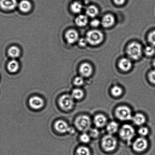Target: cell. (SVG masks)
<instances>
[{
	"instance_id": "37",
	"label": "cell",
	"mask_w": 155,
	"mask_h": 155,
	"mask_svg": "<svg viewBox=\"0 0 155 155\" xmlns=\"http://www.w3.org/2000/svg\"><path fill=\"white\" fill-rule=\"evenodd\" d=\"M113 1L116 5H121L124 4L126 0H113Z\"/></svg>"
},
{
	"instance_id": "34",
	"label": "cell",
	"mask_w": 155,
	"mask_h": 155,
	"mask_svg": "<svg viewBox=\"0 0 155 155\" xmlns=\"http://www.w3.org/2000/svg\"><path fill=\"white\" fill-rule=\"evenodd\" d=\"M148 79L150 81L155 84V70L151 71L148 74Z\"/></svg>"
},
{
	"instance_id": "27",
	"label": "cell",
	"mask_w": 155,
	"mask_h": 155,
	"mask_svg": "<svg viewBox=\"0 0 155 155\" xmlns=\"http://www.w3.org/2000/svg\"><path fill=\"white\" fill-rule=\"evenodd\" d=\"M77 155H90V150L87 147L82 146L79 147L76 152Z\"/></svg>"
},
{
	"instance_id": "36",
	"label": "cell",
	"mask_w": 155,
	"mask_h": 155,
	"mask_svg": "<svg viewBox=\"0 0 155 155\" xmlns=\"http://www.w3.org/2000/svg\"><path fill=\"white\" fill-rule=\"evenodd\" d=\"M101 22L98 19H95L91 21L90 24L91 26L94 27H98L99 25Z\"/></svg>"
},
{
	"instance_id": "21",
	"label": "cell",
	"mask_w": 155,
	"mask_h": 155,
	"mask_svg": "<svg viewBox=\"0 0 155 155\" xmlns=\"http://www.w3.org/2000/svg\"><path fill=\"white\" fill-rule=\"evenodd\" d=\"M98 8L94 5L89 6L86 10V15L91 18L95 17L98 15Z\"/></svg>"
},
{
	"instance_id": "19",
	"label": "cell",
	"mask_w": 155,
	"mask_h": 155,
	"mask_svg": "<svg viewBox=\"0 0 155 155\" xmlns=\"http://www.w3.org/2000/svg\"><path fill=\"white\" fill-rule=\"evenodd\" d=\"M19 7L21 12L24 13H27L31 9V4L27 0H23L19 3Z\"/></svg>"
},
{
	"instance_id": "3",
	"label": "cell",
	"mask_w": 155,
	"mask_h": 155,
	"mask_svg": "<svg viewBox=\"0 0 155 155\" xmlns=\"http://www.w3.org/2000/svg\"><path fill=\"white\" fill-rule=\"evenodd\" d=\"M102 147L107 152L113 151L117 144L116 138L111 134H108L103 137L101 143Z\"/></svg>"
},
{
	"instance_id": "22",
	"label": "cell",
	"mask_w": 155,
	"mask_h": 155,
	"mask_svg": "<svg viewBox=\"0 0 155 155\" xmlns=\"http://www.w3.org/2000/svg\"><path fill=\"white\" fill-rule=\"evenodd\" d=\"M7 68L9 72L11 73L16 72L19 69V64L16 60H12L9 62Z\"/></svg>"
},
{
	"instance_id": "35",
	"label": "cell",
	"mask_w": 155,
	"mask_h": 155,
	"mask_svg": "<svg viewBox=\"0 0 155 155\" xmlns=\"http://www.w3.org/2000/svg\"><path fill=\"white\" fill-rule=\"evenodd\" d=\"M87 43H88V42L86 38H82L79 40V44L80 46L82 47L86 46Z\"/></svg>"
},
{
	"instance_id": "14",
	"label": "cell",
	"mask_w": 155,
	"mask_h": 155,
	"mask_svg": "<svg viewBox=\"0 0 155 155\" xmlns=\"http://www.w3.org/2000/svg\"><path fill=\"white\" fill-rule=\"evenodd\" d=\"M115 22L114 17L111 14H107L103 17L101 23L103 27L109 28L113 25Z\"/></svg>"
},
{
	"instance_id": "25",
	"label": "cell",
	"mask_w": 155,
	"mask_h": 155,
	"mask_svg": "<svg viewBox=\"0 0 155 155\" xmlns=\"http://www.w3.org/2000/svg\"><path fill=\"white\" fill-rule=\"evenodd\" d=\"M71 9L74 13H80L83 9V6L80 3L78 2H75L71 5Z\"/></svg>"
},
{
	"instance_id": "24",
	"label": "cell",
	"mask_w": 155,
	"mask_h": 155,
	"mask_svg": "<svg viewBox=\"0 0 155 155\" xmlns=\"http://www.w3.org/2000/svg\"><path fill=\"white\" fill-rule=\"evenodd\" d=\"M8 55L13 58L19 57L20 54V51L19 48L16 46H12L9 48L8 51Z\"/></svg>"
},
{
	"instance_id": "12",
	"label": "cell",
	"mask_w": 155,
	"mask_h": 155,
	"mask_svg": "<svg viewBox=\"0 0 155 155\" xmlns=\"http://www.w3.org/2000/svg\"><path fill=\"white\" fill-rule=\"evenodd\" d=\"M79 72L82 77H89L92 74L93 72L92 66L89 63H83L80 66Z\"/></svg>"
},
{
	"instance_id": "1",
	"label": "cell",
	"mask_w": 155,
	"mask_h": 155,
	"mask_svg": "<svg viewBox=\"0 0 155 155\" xmlns=\"http://www.w3.org/2000/svg\"><path fill=\"white\" fill-rule=\"evenodd\" d=\"M74 124L79 130L86 133L90 130L92 123L89 116L86 115H81L76 118Z\"/></svg>"
},
{
	"instance_id": "5",
	"label": "cell",
	"mask_w": 155,
	"mask_h": 155,
	"mask_svg": "<svg viewBox=\"0 0 155 155\" xmlns=\"http://www.w3.org/2000/svg\"><path fill=\"white\" fill-rule=\"evenodd\" d=\"M119 135L123 140L130 143L135 135L134 129L132 126L128 124L123 125L120 129Z\"/></svg>"
},
{
	"instance_id": "28",
	"label": "cell",
	"mask_w": 155,
	"mask_h": 155,
	"mask_svg": "<svg viewBox=\"0 0 155 155\" xmlns=\"http://www.w3.org/2000/svg\"><path fill=\"white\" fill-rule=\"evenodd\" d=\"M80 141L83 143H87L90 140V136L86 133H83L80 135Z\"/></svg>"
},
{
	"instance_id": "20",
	"label": "cell",
	"mask_w": 155,
	"mask_h": 155,
	"mask_svg": "<svg viewBox=\"0 0 155 155\" xmlns=\"http://www.w3.org/2000/svg\"><path fill=\"white\" fill-rule=\"evenodd\" d=\"M75 22L79 27H84L88 23L87 16L84 15H80L76 18Z\"/></svg>"
},
{
	"instance_id": "17",
	"label": "cell",
	"mask_w": 155,
	"mask_h": 155,
	"mask_svg": "<svg viewBox=\"0 0 155 155\" xmlns=\"http://www.w3.org/2000/svg\"><path fill=\"white\" fill-rule=\"evenodd\" d=\"M133 122L136 125L141 126L143 124L146 122V119L145 115L141 113H137L132 118Z\"/></svg>"
},
{
	"instance_id": "29",
	"label": "cell",
	"mask_w": 155,
	"mask_h": 155,
	"mask_svg": "<svg viewBox=\"0 0 155 155\" xmlns=\"http://www.w3.org/2000/svg\"><path fill=\"white\" fill-rule=\"evenodd\" d=\"M145 53L147 56H153L155 53V48L154 46L151 45V46L147 47L145 48Z\"/></svg>"
},
{
	"instance_id": "13",
	"label": "cell",
	"mask_w": 155,
	"mask_h": 155,
	"mask_svg": "<svg viewBox=\"0 0 155 155\" xmlns=\"http://www.w3.org/2000/svg\"><path fill=\"white\" fill-rule=\"evenodd\" d=\"M65 38L68 43L73 44L78 40L79 34L76 30H70L66 32L65 34Z\"/></svg>"
},
{
	"instance_id": "23",
	"label": "cell",
	"mask_w": 155,
	"mask_h": 155,
	"mask_svg": "<svg viewBox=\"0 0 155 155\" xmlns=\"http://www.w3.org/2000/svg\"><path fill=\"white\" fill-rule=\"evenodd\" d=\"M71 95L74 99L79 100L84 96V92L82 90L77 88L72 91Z\"/></svg>"
},
{
	"instance_id": "26",
	"label": "cell",
	"mask_w": 155,
	"mask_h": 155,
	"mask_svg": "<svg viewBox=\"0 0 155 155\" xmlns=\"http://www.w3.org/2000/svg\"><path fill=\"white\" fill-rule=\"evenodd\" d=\"M123 91L121 87L118 86H115L111 89V93L113 96L119 97L122 95Z\"/></svg>"
},
{
	"instance_id": "15",
	"label": "cell",
	"mask_w": 155,
	"mask_h": 155,
	"mask_svg": "<svg viewBox=\"0 0 155 155\" xmlns=\"http://www.w3.org/2000/svg\"><path fill=\"white\" fill-rule=\"evenodd\" d=\"M93 121L96 127L101 128L107 124V119L104 115L99 114L96 115L94 117Z\"/></svg>"
},
{
	"instance_id": "6",
	"label": "cell",
	"mask_w": 155,
	"mask_h": 155,
	"mask_svg": "<svg viewBox=\"0 0 155 155\" xmlns=\"http://www.w3.org/2000/svg\"><path fill=\"white\" fill-rule=\"evenodd\" d=\"M115 115L118 119L121 121H128L132 119V112L128 107L125 106H120L115 110Z\"/></svg>"
},
{
	"instance_id": "8",
	"label": "cell",
	"mask_w": 155,
	"mask_h": 155,
	"mask_svg": "<svg viewBox=\"0 0 155 155\" xmlns=\"http://www.w3.org/2000/svg\"><path fill=\"white\" fill-rule=\"evenodd\" d=\"M148 146V142L144 137H140L134 141L133 143V150L137 152H141L146 149Z\"/></svg>"
},
{
	"instance_id": "11",
	"label": "cell",
	"mask_w": 155,
	"mask_h": 155,
	"mask_svg": "<svg viewBox=\"0 0 155 155\" xmlns=\"http://www.w3.org/2000/svg\"><path fill=\"white\" fill-rule=\"evenodd\" d=\"M17 5L16 0H1L0 6L5 10H12L16 7Z\"/></svg>"
},
{
	"instance_id": "33",
	"label": "cell",
	"mask_w": 155,
	"mask_h": 155,
	"mask_svg": "<svg viewBox=\"0 0 155 155\" xmlns=\"http://www.w3.org/2000/svg\"><path fill=\"white\" fill-rule=\"evenodd\" d=\"M89 136L92 138H96L99 135V132L97 129L96 128L91 129L89 130Z\"/></svg>"
},
{
	"instance_id": "7",
	"label": "cell",
	"mask_w": 155,
	"mask_h": 155,
	"mask_svg": "<svg viewBox=\"0 0 155 155\" xmlns=\"http://www.w3.org/2000/svg\"><path fill=\"white\" fill-rule=\"evenodd\" d=\"M59 102L60 107L63 110H71L74 106V98H72V96L65 94L60 97Z\"/></svg>"
},
{
	"instance_id": "4",
	"label": "cell",
	"mask_w": 155,
	"mask_h": 155,
	"mask_svg": "<svg viewBox=\"0 0 155 155\" xmlns=\"http://www.w3.org/2000/svg\"><path fill=\"white\" fill-rule=\"evenodd\" d=\"M104 35L101 31L98 30L89 31L86 34V39L88 43L93 45H99L103 41Z\"/></svg>"
},
{
	"instance_id": "38",
	"label": "cell",
	"mask_w": 155,
	"mask_h": 155,
	"mask_svg": "<svg viewBox=\"0 0 155 155\" xmlns=\"http://www.w3.org/2000/svg\"><path fill=\"white\" fill-rule=\"evenodd\" d=\"M153 65H154V67L155 68V59L154 60V61H153Z\"/></svg>"
},
{
	"instance_id": "16",
	"label": "cell",
	"mask_w": 155,
	"mask_h": 155,
	"mask_svg": "<svg viewBox=\"0 0 155 155\" xmlns=\"http://www.w3.org/2000/svg\"><path fill=\"white\" fill-rule=\"evenodd\" d=\"M118 66L121 70L126 72L131 69L132 63L130 59L123 58L120 61Z\"/></svg>"
},
{
	"instance_id": "31",
	"label": "cell",
	"mask_w": 155,
	"mask_h": 155,
	"mask_svg": "<svg viewBox=\"0 0 155 155\" xmlns=\"http://www.w3.org/2000/svg\"><path fill=\"white\" fill-rule=\"evenodd\" d=\"M149 130L148 128L145 127H140L138 130V133L140 135V137H144L148 134Z\"/></svg>"
},
{
	"instance_id": "10",
	"label": "cell",
	"mask_w": 155,
	"mask_h": 155,
	"mask_svg": "<svg viewBox=\"0 0 155 155\" xmlns=\"http://www.w3.org/2000/svg\"><path fill=\"white\" fill-rule=\"evenodd\" d=\"M29 104L32 108L35 110H39L43 107L44 101L40 97L34 96L30 99L29 100Z\"/></svg>"
},
{
	"instance_id": "30",
	"label": "cell",
	"mask_w": 155,
	"mask_h": 155,
	"mask_svg": "<svg viewBox=\"0 0 155 155\" xmlns=\"http://www.w3.org/2000/svg\"><path fill=\"white\" fill-rule=\"evenodd\" d=\"M148 40L151 45L155 46V30L151 31L148 35Z\"/></svg>"
},
{
	"instance_id": "2",
	"label": "cell",
	"mask_w": 155,
	"mask_h": 155,
	"mask_svg": "<svg viewBox=\"0 0 155 155\" xmlns=\"http://www.w3.org/2000/svg\"><path fill=\"white\" fill-rule=\"evenodd\" d=\"M127 53L130 58L133 60H139L142 56V47L137 42H133L127 46Z\"/></svg>"
},
{
	"instance_id": "18",
	"label": "cell",
	"mask_w": 155,
	"mask_h": 155,
	"mask_svg": "<svg viewBox=\"0 0 155 155\" xmlns=\"http://www.w3.org/2000/svg\"><path fill=\"white\" fill-rule=\"evenodd\" d=\"M119 129V125L116 122L112 121L108 124L106 130L109 134L112 135L116 133Z\"/></svg>"
},
{
	"instance_id": "32",
	"label": "cell",
	"mask_w": 155,
	"mask_h": 155,
	"mask_svg": "<svg viewBox=\"0 0 155 155\" xmlns=\"http://www.w3.org/2000/svg\"><path fill=\"white\" fill-rule=\"evenodd\" d=\"M74 83L76 86H82L84 83V80L83 77H77L74 79Z\"/></svg>"
},
{
	"instance_id": "9",
	"label": "cell",
	"mask_w": 155,
	"mask_h": 155,
	"mask_svg": "<svg viewBox=\"0 0 155 155\" xmlns=\"http://www.w3.org/2000/svg\"><path fill=\"white\" fill-rule=\"evenodd\" d=\"M55 128L60 133H72L74 131V129L70 127L67 123L62 120H59L55 123Z\"/></svg>"
}]
</instances>
